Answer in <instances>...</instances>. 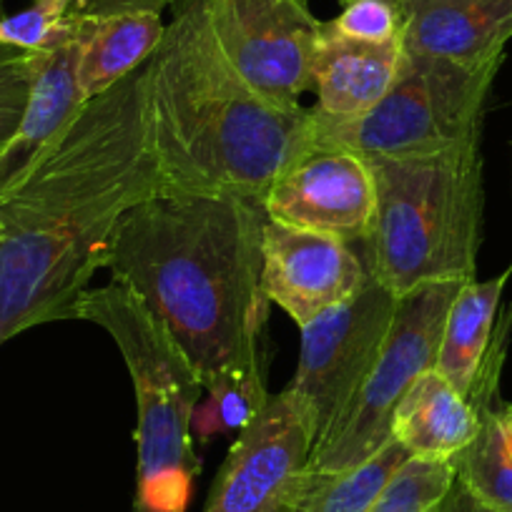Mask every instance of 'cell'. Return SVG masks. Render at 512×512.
Wrapping results in <instances>:
<instances>
[{
    "label": "cell",
    "instance_id": "cell-24",
    "mask_svg": "<svg viewBox=\"0 0 512 512\" xmlns=\"http://www.w3.org/2000/svg\"><path fill=\"white\" fill-rule=\"evenodd\" d=\"M38 53L41 51L0 46V154L11 144L23 121L36 76Z\"/></svg>",
    "mask_w": 512,
    "mask_h": 512
},
{
    "label": "cell",
    "instance_id": "cell-25",
    "mask_svg": "<svg viewBox=\"0 0 512 512\" xmlns=\"http://www.w3.org/2000/svg\"><path fill=\"white\" fill-rule=\"evenodd\" d=\"M324 26L349 41L377 46L402 41L400 0H344L339 16Z\"/></svg>",
    "mask_w": 512,
    "mask_h": 512
},
{
    "label": "cell",
    "instance_id": "cell-18",
    "mask_svg": "<svg viewBox=\"0 0 512 512\" xmlns=\"http://www.w3.org/2000/svg\"><path fill=\"white\" fill-rule=\"evenodd\" d=\"M512 267L500 277L477 282L470 279L460 287L447 312L445 329H442L440 349H437L435 369L462 395H467L475 382L480 364L495 337L497 317L505 284L510 279Z\"/></svg>",
    "mask_w": 512,
    "mask_h": 512
},
{
    "label": "cell",
    "instance_id": "cell-2",
    "mask_svg": "<svg viewBox=\"0 0 512 512\" xmlns=\"http://www.w3.org/2000/svg\"><path fill=\"white\" fill-rule=\"evenodd\" d=\"M264 224L259 201L161 189L113 236L103 269L159 319L204 390L267 382Z\"/></svg>",
    "mask_w": 512,
    "mask_h": 512
},
{
    "label": "cell",
    "instance_id": "cell-13",
    "mask_svg": "<svg viewBox=\"0 0 512 512\" xmlns=\"http://www.w3.org/2000/svg\"><path fill=\"white\" fill-rule=\"evenodd\" d=\"M402 48L445 61H502L512 38V0H400Z\"/></svg>",
    "mask_w": 512,
    "mask_h": 512
},
{
    "label": "cell",
    "instance_id": "cell-10",
    "mask_svg": "<svg viewBox=\"0 0 512 512\" xmlns=\"http://www.w3.org/2000/svg\"><path fill=\"white\" fill-rule=\"evenodd\" d=\"M206 6L231 66L277 106H302L322 21L299 0H206Z\"/></svg>",
    "mask_w": 512,
    "mask_h": 512
},
{
    "label": "cell",
    "instance_id": "cell-7",
    "mask_svg": "<svg viewBox=\"0 0 512 512\" xmlns=\"http://www.w3.org/2000/svg\"><path fill=\"white\" fill-rule=\"evenodd\" d=\"M465 282L425 284L397 299L395 319L359 390L314 442L309 472H342L392 440V412L422 372L435 367L452 299Z\"/></svg>",
    "mask_w": 512,
    "mask_h": 512
},
{
    "label": "cell",
    "instance_id": "cell-11",
    "mask_svg": "<svg viewBox=\"0 0 512 512\" xmlns=\"http://www.w3.org/2000/svg\"><path fill=\"white\" fill-rule=\"evenodd\" d=\"M269 221L362 244L374 214L369 161L342 146L307 139L264 196Z\"/></svg>",
    "mask_w": 512,
    "mask_h": 512
},
{
    "label": "cell",
    "instance_id": "cell-26",
    "mask_svg": "<svg viewBox=\"0 0 512 512\" xmlns=\"http://www.w3.org/2000/svg\"><path fill=\"white\" fill-rule=\"evenodd\" d=\"M68 18L96 21V18L123 16V13H164L174 0H66Z\"/></svg>",
    "mask_w": 512,
    "mask_h": 512
},
{
    "label": "cell",
    "instance_id": "cell-14",
    "mask_svg": "<svg viewBox=\"0 0 512 512\" xmlns=\"http://www.w3.org/2000/svg\"><path fill=\"white\" fill-rule=\"evenodd\" d=\"M78 56H81V21L76 36L61 46L38 53L31 96L16 136L0 154V194L16 184L28 166L61 136L68 123L83 108L78 86Z\"/></svg>",
    "mask_w": 512,
    "mask_h": 512
},
{
    "label": "cell",
    "instance_id": "cell-17",
    "mask_svg": "<svg viewBox=\"0 0 512 512\" xmlns=\"http://www.w3.org/2000/svg\"><path fill=\"white\" fill-rule=\"evenodd\" d=\"M164 33L166 26L159 13H123L81 21L78 86L83 101L101 96L139 71L154 56Z\"/></svg>",
    "mask_w": 512,
    "mask_h": 512
},
{
    "label": "cell",
    "instance_id": "cell-6",
    "mask_svg": "<svg viewBox=\"0 0 512 512\" xmlns=\"http://www.w3.org/2000/svg\"><path fill=\"white\" fill-rule=\"evenodd\" d=\"M502 61L467 63L402 48L400 68L377 106L352 121L309 108V139L364 159H415L480 141L482 111Z\"/></svg>",
    "mask_w": 512,
    "mask_h": 512
},
{
    "label": "cell",
    "instance_id": "cell-21",
    "mask_svg": "<svg viewBox=\"0 0 512 512\" xmlns=\"http://www.w3.org/2000/svg\"><path fill=\"white\" fill-rule=\"evenodd\" d=\"M452 485V462L407 457L369 512H437Z\"/></svg>",
    "mask_w": 512,
    "mask_h": 512
},
{
    "label": "cell",
    "instance_id": "cell-4",
    "mask_svg": "<svg viewBox=\"0 0 512 512\" xmlns=\"http://www.w3.org/2000/svg\"><path fill=\"white\" fill-rule=\"evenodd\" d=\"M374 176L369 234L354 244L397 299L425 284L475 279L482 234L480 141L415 159H367Z\"/></svg>",
    "mask_w": 512,
    "mask_h": 512
},
{
    "label": "cell",
    "instance_id": "cell-27",
    "mask_svg": "<svg viewBox=\"0 0 512 512\" xmlns=\"http://www.w3.org/2000/svg\"><path fill=\"white\" fill-rule=\"evenodd\" d=\"M437 512H495V510H490V507H485L482 502H477L475 497L467 495V492L462 490L455 480L450 495L445 497V502H442L440 510Z\"/></svg>",
    "mask_w": 512,
    "mask_h": 512
},
{
    "label": "cell",
    "instance_id": "cell-1",
    "mask_svg": "<svg viewBox=\"0 0 512 512\" xmlns=\"http://www.w3.org/2000/svg\"><path fill=\"white\" fill-rule=\"evenodd\" d=\"M144 66L83 103L68 128L0 194V344L73 319L126 214L161 191Z\"/></svg>",
    "mask_w": 512,
    "mask_h": 512
},
{
    "label": "cell",
    "instance_id": "cell-20",
    "mask_svg": "<svg viewBox=\"0 0 512 512\" xmlns=\"http://www.w3.org/2000/svg\"><path fill=\"white\" fill-rule=\"evenodd\" d=\"M410 452L392 437L369 460L342 472H309L297 487L292 512H369Z\"/></svg>",
    "mask_w": 512,
    "mask_h": 512
},
{
    "label": "cell",
    "instance_id": "cell-15",
    "mask_svg": "<svg viewBox=\"0 0 512 512\" xmlns=\"http://www.w3.org/2000/svg\"><path fill=\"white\" fill-rule=\"evenodd\" d=\"M402 58V41L362 43L327 31L312 58V88L317 91V111L334 121H352L377 106L390 91Z\"/></svg>",
    "mask_w": 512,
    "mask_h": 512
},
{
    "label": "cell",
    "instance_id": "cell-19",
    "mask_svg": "<svg viewBox=\"0 0 512 512\" xmlns=\"http://www.w3.org/2000/svg\"><path fill=\"white\" fill-rule=\"evenodd\" d=\"M470 402L480 415V430L452 460L455 480L490 510L512 512V405L497 400Z\"/></svg>",
    "mask_w": 512,
    "mask_h": 512
},
{
    "label": "cell",
    "instance_id": "cell-5",
    "mask_svg": "<svg viewBox=\"0 0 512 512\" xmlns=\"http://www.w3.org/2000/svg\"><path fill=\"white\" fill-rule=\"evenodd\" d=\"M111 334L136 392L134 512H186L199 475L194 412L204 382L179 344L131 289L118 282L88 287L73 307Z\"/></svg>",
    "mask_w": 512,
    "mask_h": 512
},
{
    "label": "cell",
    "instance_id": "cell-12",
    "mask_svg": "<svg viewBox=\"0 0 512 512\" xmlns=\"http://www.w3.org/2000/svg\"><path fill=\"white\" fill-rule=\"evenodd\" d=\"M369 272L354 244L269 221L262 234V292L299 329L362 292Z\"/></svg>",
    "mask_w": 512,
    "mask_h": 512
},
{
    "label": "cell",
    "instance_id": "cell-9",
    "mask_svg": "<svg viewBox=\"0 0 512 512\" xmlns=\"http://www.w3.org/2000/svg\"><path fill=\"white\" fill-rule=\"evenodd\" d=\"M317 427L309 407L282 390L236 435L204 512H292Z\"/></svg>",
    "mask_w": 512,
    "mask_h": 512
},
{
    "label": "cell",
    "instance_id": "cell-16",
    "mask_svg": "<svg viewBox=\"0 0 512 512\" xmlns=\"http://www.w3.org/2000/svg\"><path fill=\"white\" fill-rule=\"evenodd\" d=\"M480 430L475 405L435 367L415 379L392 412L390 435L422 460L452 462Z\"/></svg>",
    "mask_w": 512,
    "mask_h": 512
},
{
    "label": "cell",
    "instance_id": "cell-22",
    "mask_svg": "<svg viewBox=\"0 0 512 512\" xmlns=\"http://www.w3.org/2000/svg\"><path fill=\"white\" fill-rule=\"evenodd\" d=\"M206 402L194 412V435L206 440L214 432L239 435L269 402L267 382H229L204 390Z\"/></svg>",
    "mask_w": 512,
    "mask_h": 512
},
{
    "label": "cell",
    "instance_id": "cell-3",
    "mask_svg": "<svg viewBox=\"0 0 512 512\" xmlns=\"http://www.w3.org/2000/svg\"><path fill=\"white\" fill-rule=\"evenodd\" d=\"M174 16L144 63L146 118L161 189L259 201L307 144L309 108L256 91L221 51L206 0H174Z\"/></svg>",
    "mask_w": 512,
    "mask_h": 512
},
{
    "label": "cell",
    "instance_id": "cell-28",
    "mask_svg": "<svg viewBox=\"0 0 512 512\" xmlns=\"http://www.w3.org/2000/svg\"><path fill=\"white\" fill-rule=\"evenodd\" d=\"M299 3H304V6H307V3H309V0H299Z\"/></svg>",
    "mask_w": 512,
    "mask_h": 512
},
{
    "label": "cell",
    "instance_id": "cell-23",
    "mask_svg": "<svg viewBox=\"0 0 512 512\" xmlns=\"http://www.w3.org/2000/svg\"><path fill=\"white\" fill-rule=\"evenodd\" d=\"M78 21L68 18L66 0H33L13 16H0V46L23 51H48L76 36Z\"/></svg>",
    "mask_w": 512,
    "mask_h": 512
},
{
    "label": "cell",
    "instance_id": "cell-8",
    "mask_svg": "<svg viewBox=\"0 0 512 512\" xmlns=\"http://www.w3.org/2000/svg\"><path fill=\"white\" fill-rule=\"evenodd\" d=\"M395 309V294L369 277L357 297L302 327L297 372L284 390L309 407L317 440L337 420L377 362Z\"/></svg>",
    "mask_w": 512,
    "mask_h": 512
}]
</instances>
